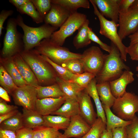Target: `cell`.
I'll use <instances>...</instances> for the list:
<instances>
[{
  "mask_svg": "<svg viewBox=\"0 0 138 138\" xmlns=\"http://www.w3.org/2000/svg\"><path fill=\"white\" fill-rule=\"evenodd\" d=\"M106 129V124L101 118L97 117L89 131L80 138H100L101 134Z\"/></svg>",
  "mask_w": 138,
  "mask_h": 138,
  "instance_id": "obj_35",
  "label": "cell"
},
{
  "mask_svg": "<svg viewBox=\"0 0 138 138\" xmlns=\"http://www.w3.org/2000/svg\"><path fill=\"white\" fill-rule=\"evenodd\" d=\"M91 97L85 89L83 90L77 97L80 115L91 126L94 123L97 117L91 100Z\"/></svg>",
  "mask_w": 138,
  "mask_h": 138,
  "instance_id": "obj_12",
  "label": "cell"
},
{
  "mask_svg": "<svg viewBox=\"0 0 138 138\" xmlns=\"http://www.w3.org/2000/svg\"><path fill=\"white\" fill-rule=\"evenodd\" d=\"M17 10L21 14H26L29 16L33 21L37 24L44 21L43 19L36 10L31 0H29L27 3Z\"/></svg>",
  "mask_w": 138,
  "mask_h": 138,
  "instance_id": "obj_33",
  "label": "cell"
},
{
  "mask_svg": "<svg viewBox=\"0 0 138 138\" xmlns=\"http://www.w3.org/2000/svg\"><path fill=\"white\" fill-rule=\"evenodd\" d=\"M136 76L138 78V74H136Z\"/></svg>",
  "mask_w": 138,
  "mask_h": 138,
  "instance_id": "obj_56",
  "label": "cell"
},
{
  "mask_svg": "<svg viewBox=\"0 0 138 138\" xmlns=\"http://www.w3.org/2000/svg\"><path fill=\"white\" fill-rule=\"evenodd\" d=\"M56 83L60 86L66 99L77 100L78 95L85 89L73 82L64 80L58 76L56 78Z\"/></svg>",
  "mask_w": 138,
  "mask_h": 138,
  "instance_id": "obj_22",
  "label": "cell"
},
{
  "mask_svg": "<svg viewBox=\"0 0 138 138\" xmlns=\"http://www.w3.org/2000/svg\"><path fill=\"white\" fill-rule=\"evenodd\" d=\"M13 13L12 10H3L0 13V36L2 34V30L4 29V24L5 20L9 16Z\"/></svg>",
  "mask_w": 138,
  "mask_h": 138,
  "instance_id": "obj_45",
  "label": "cell"
},
{
  "mask_svg": "<svg viewBox=\"0 0 138 138\" xmlns=\"http://www.w3.org/2000/svg\"><path fill=\"white\" fill-rule=\"evenodd\" d=\"M41 55L45 60L51 65L56 72L57 76L62 79L65 81H71L76 75L73 74L61 65L54 63L47 57Z\"/></svg>",
  "mask_w": 138,
  "mask_h": 138,
  "instance_id": "obj_34",
  "label": "cell"
},
{
  "mask_svg": "<svg viewBox=\"0 0 138 138\" xmlns=\"http://www.w3.org/2000/svg\"><path fill=\"white\" fill-rule=\"evenodd\" d=\"M19 111L16 110L10 112L0 116V123L4 120L8 119L16 114Z\"/></svg>",
  "mask_w": 138,
  "mask_h": 138,
  "instance_id": "obj_49",
  "label": "cell"
},
{
  "mask_svg": "<svg viewBox=\"0 0 138 138\" xmlns=\"http://www.w3.org/2000/svg\"><path fill=\"white\" fill-rule=\"evenodd\" d=\"M72 73L79 75L84 72L83 65L80 59H72L68 60L61 65Z\"/></svg>",
  "mask_w": 138,
  "mask_h": 138,
  "instance_id": "obj_36",
  "label": "cell"
},
{
  "mask_svg": "<svg viewBox=\"0 0 138 138\" xmlns=\"http://www.w3.org/2000/svg\"><path fill=\"white\" fill-rule=\"evenodd\" d=\"M58 138H67L63 134H62Z\"/></svg>",
  "mask_w": 138,
  "mask_h": 138,
  "instance_id": "obj_54",
  "label": "cell"
},
{
  "mask_svg": "<svg viewBox=\"0 0 138 138\" xmlns=\"http://www.w3.org/2000/svg\"><path fill=\"white\" fill-rule=\"evenodd\" d=\"M131 7L138 8V0H135Z\"/></svg>",
  "mask_w": 138,
  "mask_h": 138,
  "instance_id": "obj_53",
  "label": "cell"
},
{
  "mask_svg": "<svg viewBox=\"0 0 138 138\" xmlns=\"http://www.w3.org/2000/svg\"><path fill=\"white\" fill-rule=\"evenodd\" d=\"M136 71L137 72H138V65L136 67Z\"/></svg>",
  "mask_w": 138,
  "mask_h": 138,
  "instance_id": "obj_55",
  "label": "cell"
},
{
  "mask_svg": "<svg viewBox=\"0 0 138 138\" xmlns=\"http://www.w3.org/2000/svg\"><path fill=\"white\" fill-rule=\"evenodd\" d=\"M22 119L24 127L32 129L43 125L44 121L43 116L36 110L23 108Z\"/></svg>",
  "mask_w": 138,
  "mask_h": 138,
  "instance_id": "obj_21",
  "label": "cell"
},
{
  "mask_svg": "<svg viewBox=\"0 0 138 138\" xmlns=\"http://www.w3.org/2000/svg\"><path fill=\"white\" fill-rule=\"evenodd\" d=\"M80 60L84 72L93 74L96 77L101 71L104 64L105 54L98 47L93 46L85 50Z\"/></svg>",
  "mask_w": 138,
  "mask_h": 138,
  "instance_id": "obj_9",
  "label": "cell"
},
{
  "mask_svg": "<svg viewBox=\"0 0 138 138\" xmlns=\"http://www.w3.org/2000/svg\"><path fill=\"white\" fill-rule=\"evenodd\" d=\"M44 125L55 128L59 130H65L69 125L70 118L61 116L48 115L43 116Z\"/></svg>",
  "mask_w": 138,
  "mask_h": 138,
  "instance_id": "obj_28",
  "label": "cell"
},
{
  "mask_svg": "<svg viewBox=\"0 0 138 138\" xmlns=\"http://www.w3.org/2000/svg\"><path fill=\"white\" fill-rule=\"evenodd\" d=\"M106 118V129L111 130L116 128L126 126L132 122V120H124L115 114L109 107L102 105Z\"/></svg>",
  "mask_w": 138,
  "mask_h": 138,
  "instance_id": "obj_26",
  "label": "cell"
},
{
  "mask_svg": "<svg viewBox=\"0 0 138 138\" xmlns=\"http://www.w3.org/2000/svg\"><path fill=\"white\" fill-rule=\"evenodd\" d=\"M97 91L103 105L110 108L113 106L116 99L113 95L108 82L97 83Z\"/></svg>",
  "mask_w": 138,
  "mask_h": 138,
  "instance_id": "obj_24",
  "label": "cell"
},
{
  "mask_svg": "<svg viewBox=\"0 0 138 138\" xmlns=\"http://www.w3.org/2000/svg\"><path fill=\"white\" fill-rule=\"evenodd\" d=\"M20 54L34 73L40 86L56 83L57 76L54 68L35 49L24 50Z\"/></svg>",
  "mask_w": 138,
  "mask_h": 138,
  "instance_id": "obj_1",
  "label": "cell"
},
{
  "mask_svg": "<svg viewBox=\"0 0 138 138\" xmlns=\"http://www.w3.org/2000/svg\"><path fill=\"white\" fill-rule=\"evenodd\" d=\"M97 83V81L95 77L91 81L85 89L94 101L96 108L97 117L101 118L106 124L107 121L106 114L97 91L96 87Z\"/></svg>",
  "mask_w": 138,
  "mask_h": 138,
  "instance_id": "obj_23",
  "label": "cell"
},
{
  "mask_svg": "<svg viewBox=\"0 0 138 138\" xmlns=\"http://www.w3.org/2000/svg\"><path fill=\"white\" fill-rule=\"evenodd\" d=\"M16 18H11L7 22L1 54L3 58L12 57L20 53L24 48L23 35L18 30Z\"/></svg>",
  "mask_w": 138,
  "mask_h": 138,
  "instance_id": "obj_4",
  "label": "cell"
},
{
  "mask_svg": "<svg viewBox=\"0 0 138 138\" xmlns=\"http://www.w3.org/2000/svg\"><path fill=\"white\" fill-rule=\"evenodd\" d=\"M37 89V99L58 98L64 96L60 86L57 83L48 86H39Z\"/></svg>",
  "mask_w": 138,
  "mask_h": 138,
  "instance_id": "obj_27",
  "label": "cell"
},
{
  "mask_svg": "<svg viewBox=\"0 0 138 138\" xmlns=\"http://www.w3.org/2000/svg\"><path fill=\"white\" fill-rule=\"evenodd\" d=\"M136 32H138V27L137 28V29L136 31Z\"/></svg>",
  "mask_w": 138,
  "mask_h": 138,
  "instance_id": "obj_57",
  "label": "cell"
},
{
  "mask_svg": "<svg viewBox=\"0 0 138 138\" xmlns=\"http://www.w3.org/2000/svg\"><path fill=\"white\" fill-rule=\"evenodd\" d=\"M18 108V107L16 106L8 105L7 101L0 98V116L17 109Z\"/></svg>",
  "mask_w": 138,
  "mask_h": 138,
  "instance_id": "obj_41",
  "label": "cell"
},
{
  "mask_svg": "<svg viewBox=\"0 0 138 138\" xmlns=\"http://www.w3.org/2000/svg\"><path fill=\"white\" fill-rule=\"evenodd\" d=\"M134 80V74L130 70H125L118 78L109 82L110 88L114 96L117 98L122 96L126 91L127 85Z\"/></svg>",
  "mask_w": 138,
  "mask_h": 138,
  "instance_id": "obj_17",
  "label": "cell"
},
{
  "mask_svg": "<svg viewBox=\"0 0 138 138\" xmlns=\"http://www.w3.org/2000/svg\"><path fill=\"white\" fill-rule=\"evenodd\" d=\"M12 95L15 104L23 108L36 110L37 98V88L29 85L18 87Z\"/></svg>",
  "mask_w": 138,
  "mask_h": 138,
  "instance_id": "obj_11",
  "label": "cell"
},
{
  "mask_svg": "<svg viewBox=\"0 0 138 138\" xmlns=\"http://www.w3.org/2000/svg\"><path fill=\"white\" fill-rule=\"evenodd\" d=\"M66 99L64 96L37 99L36 110L43 116L51 114L60 108Z\"/></svg>",
  "mask_w": 138,
  "mask_h": 138,
  "instance_id": "obj_16",
  "label": "cell"
},
{
  "mask_svg": "<svg viewBox=\"0 0 138 138\" xmlns=\"http://www.w3.org/2000/svg\"><path fill=\"white\" fill-rule=\"evenodd\" d=\"M118 34L121 40L136 31L138 27V8L131 7L128 11L120 12Z\"/></svg>",
  "mask_w": 138,
  "mask_h": 138,
  "instance_id": "obj_10",
  "label": "cell"
},
{
  "mask_svg": "<svg viewBox=\"0 0 138 138\" xmlns=\"http://www.w3.org/2000/svg\"><path fill=\"white\" fill-rule=\"evenodd\" d=\"M130 39V45L133 44L138 42V32H136L128 36Z\"/></svg>",
  "mask_w": 138,
  "mask_h": 138,
  "instance_id": "obj_51",
  "label": "cell"
},
{
  "mask_svg": "<svg viewBox=\"0 0 138 138\" xmlns=\"http://www.w3.org/2000/svg\"><path fill=\"white\" fill-rule=\"evenodd\" d=\"M22 114L19 111L16 114L0 123V128L16 131L23 127Z\"/></svg>",
  "mask_w": 138,
  "mask_h": 138,
  "instance_id": "obj_31",
  "label": "cell"
},
{
  "mask_svg": "<svg viewBox=\"0 0 138 138\" xmlns=\"http://www.w3.org/2000/svg\"><path fill=\"white\" fill-rule=\"evenodd\" d=\"M1 61L3 66L12 78L14 83L18 87L27 85L20 74L12 57L2 58Z\"/></svg>",
  "mask_w": 138,
  "mask_h": 138,
  "instance_id": "obj_19",
  "label": "cell"
},
{
  "mask_svg": "<svg viewBox=\"0 0 138 138\" xmlns=\"http://www.w3.org/2000/svg\"><path fill=\"white\" fill-rule=\"evenodd\" d=\"M126 126L118 127L112 129L111 131L113 138H127Z\"/></svg>",
  "mask_w": 138,
  "mask_h": 138,
  "instance_id": "obj_44",
  "label": "cell"
},
{
  "mask_svg": "<svg viewBox=\"0 0 138 138\" xmlns=\"http://www.w3.org/2000/svg\"><path fill=\"white\" fill-rule=\"evenodd\" d=\"M16 132V138H33L32 129L24 127Z\"/></svg>",
  "mask_w": 138,
  "mask_h": 138,
  "instance_id": "obj_42",
  "label": "cell"
},
{
  "mask_svg": "<svg viewBox=\"0 0 138 138\" xmlns=\"http://www.w3.org/2000/svg\"><path fill=\"white\" fill-rule=\"evenodd\" d=\"M135 0H120V12H125L128 10Z\"/></svg>",
  "mask_w": 138,
  "mask_h": 138,
  "instance_id": "obj_46",
  "label": "cell"
},
{
  "mask_svg": "<svg viewBox=\"0 0 138 138\" xmlns=\"http://www.w3.org/2000/svg\"><path fill=\"white\" fill-rule=\"evenodd\" d=\"M126 52L132 60L138 61V42L127 47Z\"/></svg>",
  "mask_w": 138,
  "mask_h": 138,
  "instance_id": "obj_43",
  "label": "cell"
},
{
  "mask_svg": "<svg viewBox=\"0 0 138 138\" xmlns=\"http://www.w3.org/2000/svg\"><path fill=\"white\" fill-rule=\"evenodd\" d=\"M120 0H90L96 6L104 17L110 19L116 23L119 21Z\"/></svg>",
  "mask_w": 138,
  "mask_h": 138,
  "instance_id": "obj_15",
  "label": "cell"
},
{
  "mask_svg": "<svg viewBox=\"0 0 138 138\" xmlns=\"http://www.w3.org/2000/svg\"><path fill=\"white\" fill-rule=\"evenodd\" d=\"M33 129V138H58L62 134L57 129L44 125Z\"/></svg>",
  "mask_w": 138,
  "mask_h": 138,
  "instance_id": "obj_30",
  "label": "cell"
},
{
  "mask_svg": "<svg viewBox=\"0 0 138 138\" xmlns=\"http://www.w3.org/2000/svg\"><path fill=\"white\" fill-rule=\"evenodd\" d=\"M79 114V108L77 100L67 98L66 99L60 108L51 115L60 116L70 118Z\"/></svg>",
  "mask_w": 138,
  "mask_h": 138,
  "instance_id": "obj_20",
  "label": "cell"
},
{
  "mask_svg": "<svg viewBox=\"0 0 138 138\" xmlns=\"http://www.w3.org/2000/svg\"><path fill=\"white\" fill-rule=\"evenodd\" d=\"M131 120L126 126L127 138H138V117L135 115Z\"/></svg>",
  "mask_w": 138,
  "mask_h": 138,
  "instance_id": "obj_39",
  "label": "cell"
},
{
  "mask_svg": "<svg viewBox=\"0 0 138 138\" xmlns=\"http://www.w3.org/2000/svg\"><path fill=\"white\" fill-rule=\"evenodd\" d=\"M87 19L86 15L76 12L72 13L59 29L54 32L50 39L53 42L62 46L66 39L72 35Z\"/></svg>",
  "mask_w": 138,
  "mask_h": 138,
  "instance_id": "obj_7",
  "label": "cell"
},
{
  "mask_svg": "<svg viewBox=\"0 0 138 138\" xmlns=\"http://www.w3.org/2000/svg\"><path fill=\"white\" fill-rule=\"evenodd\" d=\"M71 13L61 5L52 3L50 11L44 19V21L45 24L58 28L64 23Z\"/></svg>",
  "mask_w": 138,
  "mask_h": 138,
  "instance_id": "obj_14",
  "label": "cell"
},
{
  "mask_svg": "<svg viewBox=\"0 0 138 138\" xmlns=\"http://www.w3.org/2000/svg\"><path fill=\"white\" fill-rule=\"evenodd\" d=\"M16 19L18 25L24 32L23 41L24 50L26 51L35 48L43 39L50 38L52 34L58 29L45 23L38 27L29 26L24 23L23 18L20 15L17 16Z\"/></svg>",
  "mask_w": 138,
  "mask_h": 138,
  "instance_id": "obj_3",
  "label": "cell"
},
{
  "mask_svg": "<svg viewBox=\"0 0 138 138\" xmlns=\"http://www.w3.org/2000/svg\"><path fill=\"white\" fill-rule=\"evenodd\" d=\"M91 127L80 114H78L70 118L69 125L63 134L67 138H80L87 133Z\"/></svg>",
  "mask_w": 138,
  "mask_h": 138,
  "instance_id": "obj_13",
  "label": "cell"
},
{
  "mask_svg": "<svg viewBox=\"0 0 138 138\" xmlns=\"http://www.w3.org/2000/svg\"><path fill=\"white\" fill-rule=\"evenodd\" d=\"M89 24V21L87 19L78 29L77 34L73 39V45L77 49L86 47L91 43L88 32Z\"/></svg>",
  "mask_w": 138,
  "mask_h": 138,
  "instance_id": "obj_25",
  "label": "cell"
},
{
  "mask_svg": "<svg viewBox=\"0 0 138 138\" xmlns=\"http://www.w3.org/2000/svg\"><path fill=\"white\" fill-rule=\"evenodd\" d=\"M12 57L20 74L27 85L36 88L40 86L34 73L20 53L17 54Z\"/></svg>",
  "mask_w": 138,
  "mask_h": 138,
  "instance_id": "obj_18",
  "label": "cell"
},
{
  "mask_svg": "<svg viewBox=\"0 0 138 138\" xmlns=\"http://www.w3.org/2000/svg\"><path fill=\"white\" fill-rule=\"evenodd\" d=\"M41 17L43 19L50 11L51 0H31Z\"/></svg>",
  "mask_w": 138,
  "mask_h": 138,
  "instance_id": "obj_37",
  "label": "cell"
},
{
  "mask_svg": "<svg viewBox=\"0 0 138 138\" xmlns=\"http://www.w3.org/2000/svg\"><path fill=\"white\" fill-rule=\"evenodd\" d=\"M92 4L94 14L98 17L99 21V33L109 39L117 47L121 54V57L124 61H126L127 47L123 43L120 37L117 28L119 24L106 19L99 12L96 5L89 1Z\"/></svg>",
  "mask_w": 138,
  "mask_h": 138,
  "instance_id": "obj_6",
  "label": "cell"
},
{
  "mask_svg": "<svg viewBox=\"0 0 138 138\" xmlns=\"http://www.w3.org/2000/svg\"><path fill=\"white\" fill-rule=\"evenodd\" d=\"M0 98L7 102L10 101V98L7 91L1 86L0 87Z\"/></svg>",
  "mask_w": 138,
  "mask_h": 138,
  "instance_id": "obj_50",
  "label": "cell"
},
{
  "mask_svg": "<svg viewBox=\"0 0 138 138\" xmlns=\"http://www.w3.org/2000/svg\"><path fill=\"white\" fill-rule=\"evenodd\" d=\"M88 32L89 39L91 41L97 43L103 50L109 53L110 52L111 50L110 46L103 42L93 31L92 29L89 27Z\"/></svg>",
  "mask_w": 138,
  "mask_h": 138,
  "instance_id": "obj_40",
  "label": "cell"
},
{
  "mask_svg": "<svg viewBox=\"0 0 138 138\" xmlns=\"http://www.w3.org/2000/svg\"><path fill=\"white\" fill-rule=\"evenodd\" d=\"M100 138H113L111 130L106 129L103 131Z\"/></svg>",
  "mask_w": 138,
  "mask_h": 138,
  "instance_id": "obj_52",
  "label": "cell"
},
{
  "mask_svg": "<svg viewBox=\"0 0 138 138\" xmlns=\"http://www.w3.org/2000/svg\"><path fill=\"white\" fill-rule=\"evenodd\" d=\"M112 108L118 117L125 120H131L135 113L138 112V96L126 92L121 97L116 98Z\"/></svg>",
  "mask_w": 138,
  "mask_h": 138,
  "instance_id": "obj_8",
  "label": "cell"
},
{
  "mask_svg": "<svg viewBox=\"0 0 138 138\" xmlns=\"http://www.w3.org/2000/svg\"><path fill=\"white\" fill-rule=\"evenodd\" d=\"M0 138H16V132L0 128Z\"/></svg>",
  "mask_w": 138,
  "mask_h": 138,
  "instance_id": "obj_47",
  "label": "cell"
},
{
  "mask_svg": "<svg viewBox=\"0 0 138 138\" xmlns=\"http://www.w3.org/2000/svg\"><path fill=\"white\" fill-rule=\"evenodd\" d=\"M29 0H9V2L14 5L17 10L25 5Z\"/></svg>",
  "mask_w": 138,
  "mask_h": 138,
  "instance_id": "obj_48",
  "label": "cell"
},
{
  "mask_svg": "<svg viewBox=\"0 0 138 138\" xmlns=\"http://www.w3.org/2000/svg\"><path fill=\"white\" fill-rule=\"evenodd\" d=\"M96 77L91 73L84 72L80 74L76 75L73 79L71 81L75 83L81 87L85 88Z\"/></svg>",
  "mask_w": 138,
  "mask_h": 138,
  "instance_id": "obj_38",
  "label": "cell"
},
{
  "mask_svg": "<svg viewBox=\"0 0 138 138\" xmlns=\"http://www.w3.org/2000/svg\"><path fill=\"white\" fill-rule=\"evenodd\" d=\"M110 46L111 51L108 54H105L103 67L95 77L97 83L114 80L120 77L125 70H130L117 47L111 42Z\"/></svg>",
  "mask_w": 138,
  "mask_h": 138,
  "instance_id": "obj_2",
  "label": "cell"
},
{
  "mask_svg": "<svg viewBox=\"0 0 138 138\" xmlns=\"http://www.w3.org/2000/svg\"><path fill=\"white\" fill-rule=\"evenodd\" d=\"M0 84L2 87L6 90L8 94L11 95L18 87L2 65L0 66Z\"/></svg>",
  "mask_w": 138,
  "mask_h": 138,
  "instance_id": "obj_32",
  "label": "cell"
},
{
  "mask_svg": "<svg viewBox=\"0 0 138 138\" xmlns=\"http://www.w3.org/2000/svg\"><path fill=\"white\" fill-rule=\"evenodd\" d=\"M51 2L61 5L71 13L77 12L79 8H90V2L88 0H51Z\"/></svg>",
  "mask_w": 138,
  "mask_h": 138,
  "instance_id": "obj_29",
  "label": "cell"
},
{
  "mask_svg": "<svg viewBox=\"0 0 138 138\" xmlns=\"http://www.w3.org/2000/svg\"><path fill=\"white\" fill-rule=\"evenodd\" d=\"M35 49L41 55L47 57L60 65L68 60L82 57V54L71 52L67 48L53 42L50 38L43 39L35 47Z\"/></svg>",
  "mask_w": 138,
  "mask_h": 138,
  "instance_id": "obj_5",
  "label": "cell"
}]
</instances>
